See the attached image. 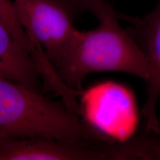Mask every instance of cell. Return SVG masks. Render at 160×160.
I'll list each match as a JSON object with an SVG mask.
<instances>
[{
  "instance_id": "8992f818",
  "label": "cell",
  "mask_w": 160,
  "mask_h": 160,
  "mask_svg": "<svg viewBox=\"0 0 160 160\" xmlns=\"http://www.w3.org/2000/svg\"><path fill=\"white\" fill-rule=\"evenodd\" d=\"M118 17L131 23L128 32L140 46L150 66L147 83V98L142 109L148 133L160 134L157 107L160 98V2L142 18H134L118 13Z\"/></svg>"
},
{
  "instance_id": "3957f363",
  "label": "cell",
  "mask_w": 160,
  "mask_h": 160,
  "mask_svg": "<svg viewBox=\"0 0 160 160\" xmlns=\"http://www.w3.org/2000/svg\"><path fill=\"white\" fill-rule=\"evenodd\" d=\"M79 116L95 139L107 143L125 142L137 125L134 97L120 84H97L80 92Z\"/></svg>"
},
{
  "instance_id": "5b68a950",
  "label": "cell",
  "mask_w": 160,
  "mask_h": 160,
  "mask_svg": "<svg viewBox=\"0 0 160 160\" xmlns=\"http://www.w3.org/2000/svg\"><path fill=\"white\" fill-rule=\"evenodd\" d=\"M117 159L113 144L37 137L0 138V160Z\"/></svg>"
},
{
  "instance_id": "52a82bcc",
  "label": "cell",
  "mask_w": 160,
  "mask_h": 160,
  "mask_svg": "<svg viewBox=\"0 0 160 160\" xmlns=\"http://www.w3.org/2000/svg\"><path fill=\"white\" fill-rule=\"evenodd\" d=\"M0 77L39 91V80L42 79V76L34 59L1 21Z\"/></svg>"
},
{
  "instance_id": "ba28073f",
  "label": "cell",
  "mask_w": 160,
  "mask_h": 160,
  "mask_svg": "<svg viewBox=\"0 0 160 160\" xmlns=\"http://www.w3.org/2000/svg\"><path fill=\"white\" fill-rule=\"evenodd\" d=\"M0 21L9 30L18 42L29 52L40 71L44 72L51 68V62L45 52L36 48L31 42L19 23L16 15L13 0H0Z\"/></svg>"
},
{
  "instance_id": "9c48e42d",
  "label": "cell",
  "mask_w": 160,
  "mask_h": 160,
  "mask_svg": "<svg viewBox=\"0 0 160 160\" xmlns=\"http://www.w3.org/2000/svg\"><path fill=\"white\" fill-rule=\"evenodd\" d=\"M68 8L73 14L80 13H91L102 21L114 10L105 0H59Z\"/></svg>"
},
{
  "instance_id": "30bf717a",
  "label": "cell",
  "mask_w": 160,
  "mask_h": 160,
  "mask_svg": "<svg viewBox=\"0 0 160 160\" xmlns=\"http://www.w3.org/2000/svg\"><path fill=\"white\" fill-rule=\"evenodd\" d=\"M153 141L157 159H160V137H154Z\"/></svg>"
},
{
  "instance_id": "6da1fadb",
  "label": "cell",
  "mask_w": 160,
  "mask_h": 160,
  "mask_svg": "<svg viewBox=\"0 0 160 160\" xmlns=\"http://www.w3.org/2000/svg\"><path fill=\"white\" fill-rule=\"evenodd\" d=\"M54 68L68 87L82 91L88 76L102 71H117L147 82L150 66L140 46L119 23L113 12L94 29L78 30L73 41Z\"/></svg>"
},
{
  "instance_id": "277c9868",
  "label": "cell",
  "mask_w": 160,
  "mask_h": 160,
  "mask_svg": "<svg viewBox=\"0 0 160 160\" xmlns=\"http://www.w3.org/2000/svg\"><path fill=\"white\" fill-rule=\"evenodd\" d=\"M16 15L26 34L43 50L54 67L73 41L78 29L74 14L59 0H13Z\"/></svg>"
},
{
  "instance_id": "7a4b0ae2",
  "label": "cell",
  "mask_w": 160,
  "mask_h": 160,
  "mask_svg": "<svg viewBox=\"0 0 160 160\" xmlns=\"http://www.w3.org/2000/svg\"><path fill=\"white\" fill-rule=\"evenodd\" d=\"M43 137L93 140L81 118L65 103L0 77V138Z\"/></svg>"
}]
</instances>
